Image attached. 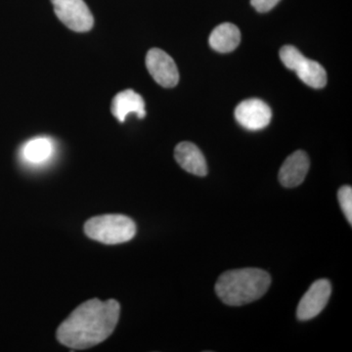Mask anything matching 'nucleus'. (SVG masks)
<instances>
[{
    "label": "nucleus",
    "mask_w": 352,
    "mask_h": 352,
    "mask_svg": "<svg viewBox=\"0 0 352 352\" xmlns=\"http://www.w3.org/2000/svg\"><path fill=\"white\" fill-rule=\"evenodd\" d=\"M120 303L92 298L76 308L58 328L56 337L65 346L87 349L108 339L120 318Z\"/></svg>",
    "instance_id": "f257e3e1"
},
{
    "label": "nucleus",
    "mask_w": 352,
    "mask_h": 352,
    "mask_svg": "<svg viewBox=\"0 0 352 352\" xmlns=\"http://www.w3.org/2000/svg\"><path fill=\"white\" fill-rule=\"evenodd\" d=\"M270 275L258 268L229 270L220 275L215 292L231 307H240L259 300L270 289Z\"/></svg>",
    "instance_id": "f03ea898"
},
{
    "label": "nucleus",
    "mask_w": 352,
    "mask_h": 352,
    "mask_svg": "<svg viewBox=\"0 0 352 352\" xmlns=\"http://www.w3.org/2000/svg\"><path fill=\"white\" fill-rule=\"evenodd\" d=\"M90 239L106 245L129 242L136 234L133 220L122 214H105L92 217L85 226Z\"/></svg>",
    "instance_id": "7ed1b4c3"
},
{
    "label": "nucleus",
    "mask_w": 352,
    "mask_h": 352,
    "mask_svg": "<svg viewBox=\"0 0 352 352\" xmlns=\"http://www.w3.org/2000/svg\"><path fill=\"white\" fill-rule=\"evenodd\" d=\"M280 58L285 67L295 71L300 80L312 88H323L327 85V73L318 62L307 59L293 45L280 50Z\"/></svg>",
    "instance_id": "20e7f679"
},
{
    "label": "nucleus",
    "mask_w": 352,
    "mask_h": 352,
    "mask_svg": "<svg viewBox=\"0 0 352 352\" xmlns=\"http://www.w3.org/2000/svg\"><path fill=\"white\" fill-rule=\"evenodd\" d=\"M55 14L67 28L76 32L90 31L94 15L83 0H51Z\"/></svg>",
    "instance_id": "39448f33"
},
{
    "label": "nucleus",
    "mask_w": 352,
    "mask_h": 352,
    "mask_svg": "<svg viewBox=\"0 0 352 352\" xmlns=\"http://www.w3.org/2000/svg\"><path fill=\"white\" fill-rule=\"evenodd\" d=\"M146 67L152 78L163 87H175L179 82V73L175 62L164 50L152 48L148 51Z\"/></svg>",
    "instance_id": "423d86ee"
},
{
    "label": "nucleus",
    "mask_w": 352,
    "mask_h": 352,
    "mask_svg": "<svg viewBox=\"0 0 352 352\" xmlns=\"http://www.w3.org/2000/svg\"><path fill=\"white\" fill-rule=\"evenodd\" d=\"M332 293V286L326 279L317 280L310 286L298 303L296 316L300 320L314 318L325 308Z\"/></svg>",
    "instance_id": "0eeeda50"
},
{
    "label": "nucleus",
    "mask_w": 352,
    "mask_h": 352,
    "mask_svg": "<svg viewBox=\"0 0 352 352\" xmlns=\"http://www.w3.org/2000/svg\"><path fill=\"white\" fill-rule=\"evenodd\" d=\"M235 118L245 129L261 131L270 124L272 112L270 106L261 99H247L236 107Z\"/></svg>",
    "instance_id": "6e6552de"
},
{
    "label": "nucleus",
    "mask_w": 352,
    "mask_h": 352,
    "mask_svg": "<svg viewBox=\"0 0 352 352\" xmlns=\"http://www.w3.org/2000/svg\"><path fill=\"white\" fill-rule=\"evenodd\" d=\"M309 157L307 153L298 150L289 155L279 171V180L287 188H293L302 184L309 170Z\"/></svg>",
    "instance_id": "1a4fd4ad"
},
{
    "label": "nucleus",
    "mask_w": 352,
    "mask_h": 352,
    "mask_svg": "<svg viewBox=\"0 0 352 352\" xmlns=\"http://www.w3.org/2000/svg\"><path fill=\"white\" fill-rule=\"evenodd\" d=\"M111 111L120 122H124L129 113H135L139 119H143L146 116L145 101L134 90H124L113 97Z\"/></svg>",
    "instance_id": "9d476101"
},
{
    "label": "nucleus",
    "mask_w": 352,
    "mask_h": 352,
    "mask_svg": "<svg viewBox=\"0 0 352 352\" xmlns=\"http://www.w3.org/2000/svg\"><path fill=\"white\" fill-rule=\"evenodd\" d=\"M175 157L178 164L187 173L197 176L207 175V162L203 153L193 143H179L175 147Z\"/></svg>",
    "instance_id": "9b49d317"
},
{
    "label": "nucleus",
    "mask_w": 352,
    "mask_h": 352,
    "mask_svg": "<svg viewBox=\"0 0 352 352\" xmlns=\"http://www.w3.org/2000/svg\"><path fill=\"white\" fill-rule=\"evenodd\" d=\"M240 41V30L237 25L231 23L217 25L208 38L210 47L220 53H228L235 50L239 46Z\"/></svg>",
    "instance_id": "f8f14e48"
},
{
    "label": "nucleus",
    "mask_w": 352,
    "mask_h": 352,
    "mask_svg": "<svg viewBox=\"0 0 352 352\" xmlns=\"http://www.w3.org/2000/svg\"><path fill=\"white\" fill-rule=\"evenodd\" d=\"M54 152L52 140L47 138H36L28 141L22 149V156L27 163L41 164L47 162Z\"/></svg>",
    "instance_id": "ddd939ff"
},
{
    "label": "nucleus",
    "mask_w": 352,
    "mask_h": 352,
    "mask_svg": "<svg viewBox=\"0 0 352 352\" xmlns=\"http://www.w3.org/2000/svg\"><path fill=\"white\" fill-rule=\"evenodd\" d=\"M338 199L342 212L346 215L349 224L352 223V188L351 186H342L338 192Z\"/></svg>",
    "instance_id": "4468645a"
},
{
    "label": "nucleus",
    "mask_w": 352,
    "mask_h": 352,
    "mask_svg": "<svg viewBox=\"0 0 352 352\" xmlns=\"http://www.w3.org/2000/svg\"><path fill=\"white\" fill-rule=\"evenodd\" d=\"M280 0H251L252 6L256 11L265 13L274 8L279 3Z\"/></svg>",
    "instance_id": "2eb2a0df"
}]
</instances>
